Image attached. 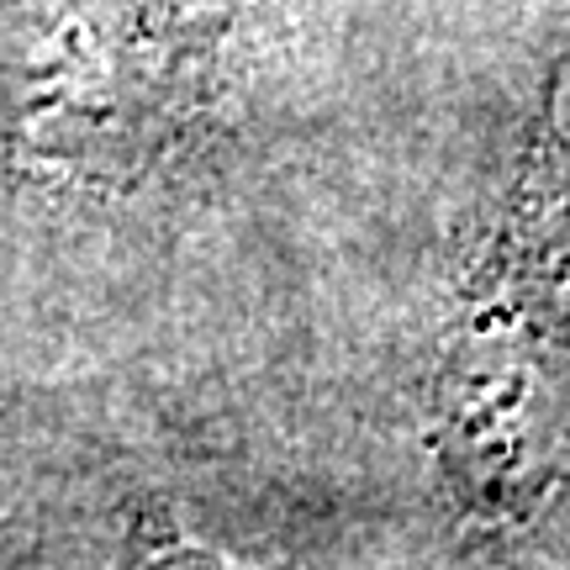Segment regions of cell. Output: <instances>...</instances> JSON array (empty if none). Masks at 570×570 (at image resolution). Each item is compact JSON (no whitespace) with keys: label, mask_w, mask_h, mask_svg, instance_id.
<instances>
[{"label":"cell","mask_w":570,"mask_h":570,"mask_svg":"<svg viewBox=\"0 0 570 570\" xmlns=\"http://www.w3.org/2000/svg\"><path fill=\"white\" fill-rule=\"evenodd\" d=\"M423 439L465 533L539 544L570 523V21L533 69L449 285Z\"/></svg>","instance_id":"1"},{"label":"cell","mask_w":570,"mask_h":570,"mask_svg":"<svg viewBox=\"0 0 570 570\" xmlns=\"http://www.w3.org/2000/svg\"><path fill=\"white\" fill-rule=\"evenodd\" d=\"M248 0H0V159L75 190H132L223 96Z\"/></svg>","instance_id":"2"}]
</instances>
